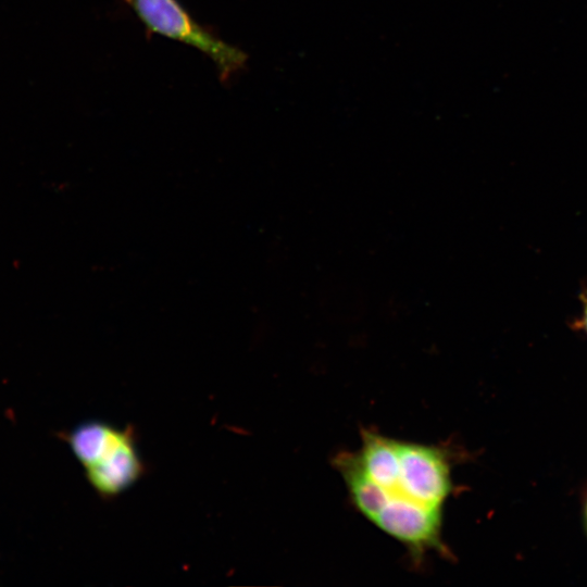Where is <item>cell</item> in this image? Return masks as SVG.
Segmentation results:
<instances>
[{
    "label": "cell",
    "mask_w": 587,
    "mask_h": 587,
    "mask_svg": "<svg viewBox=\"0 0 587 587\" xmlns=\"http://www.w3.org/2000/svg\"><path fill=\"white\" fill-rule=\"evenodd\" d=\"M334 466L353 508L413 561L446 552L444 513L453 490L447 448L363 428L360 446L336 454Z\"/></svg>",
    "instance_id": "cell-1"
},
{
    "label": "cell",
    "mask_w": 587,
    "mask_h": 587,
    "mask_svg": "<svg viewBox=\"0 0 587 587\" xmlns=\"http://www.w3.org/2000/svg\"><path fill=\"white\" fill-rule=\"evenodd\" d=\"M63 438L102 499L120 496L146 472L130 425L118 428L108 422L89 420L65 433Z\"/></svg>",
    "instance_id": "cell-2"
},
{
    "label": "cell",
    "mask_w": 587,
    "mask_h": 587,
    "mask_svg": "<svg viewBox=\"0 0 587 587\" xmlns=\"http://www.w3.org/2000/svg\"><path fill=\"white\" fill-rule=\"evenodd\" d=\"M151 34L187 45L208 57L220 78L228 80L246 67L248 55L200 24L179 0H126Z\"/></svg>",
    "instance_id": "cell-3"
},
{
    "label": "cell",
    "mask_w": 587,
    "mask_h": 587,
    "mask_svg": "<svg viewBox=\"0 0 587 587\" xmlns=\"http://www.w3.org/2000/svg\"><path fill=\"white\" fill-rule=\"evenodd\" d=\"M578 299L582 305L580 313L569 323V326L572 330L587 336V283L582 284Z\"/></svg>",
    "instance_id": "cell-4"
},
{
    "label": "cell",
    "mask_w": 587,
    "mask_h": 587,
    "mask_svg": "<svg viewBox=\"0 0 587 587\" xmlns=\"http://www.w3.org/2000/svg\"><path fill=\"white\" fill-rule=\"evenodd\" d=\"M585 512H586V523H587V504H586Z\"/></svg>",
    "instance_id": "cell-5"
}]
</instances>
